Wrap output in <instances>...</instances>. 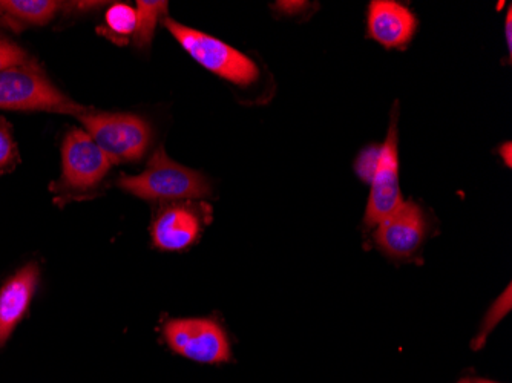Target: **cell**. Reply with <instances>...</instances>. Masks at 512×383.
<instances>
[{"instance_id": "20", "label": "cell", "mask_w": 512, "mask_h": 383, "mask_svg": "<svg viewBox=\"0 0 512 383\" xmlns=\"http://www.w3.org/2000/svg\"><path fill=\"white\" fill-rule=\"evenodd\" d=\"M503 155H505L506 164H508V166H511V161H512V158H511V143H506V145H505V154H502V157H503Z\"/></svg>"}, {"instance_id": "7", "label": "cell", "mask_w": 512, "mask_h": 383, "mask_svg": "<svg viewBox=\"0 0 512 383\" xmlns=\"http://www.w3.org/2000/svg\"><path fill=\"white\" fill-rule=\"evenodd\" d=\"M393 115L387 140L381 146L378 171L370 183L371 192L365 212L367 226H378L404 203L399 186L398 117L396 112Z\"/></svg>"}, {"instance_id": "1", "label": "cell", "mask_w": 512, "mask_h": 383, "mask_svg": "<svg viewBox=\"0 0 512 383\" xmlns=\"http://www.w3.org/2000/svg\"><path fill=\"white\" fill-rule=\"evenodd\" d=\"M119 186L143 200L165 203L200 200L211 195V184L203 174L175 163L163 148L155 151L145 172L123 175Z\"/></svg>"}, {"instance_id": "19", "label": "cell", "mask_w": 512, "mask_h": 383, "mask_svg": "<svg viewBox=\"0 0 512 383\" xmlns=\"http://www.w3.org/2000/svg\"><path fill=\"white\" fill-rule=\"evenodd\" d=\"M511 28H512V11H511V8H509L508 16H506V27H505L506 43H508L509 53H511V50H512Z\"/></svg>"}, {"instance_id": "8", "label": "cell", "mask_w": 512, "mask_h": 383, "mask_svg": "<svg viewBox=\"0 0 512 383\" xmlns=\"http://www.w3.org/2000/svg\"><path fill=\"white\" fill-rule=\"evenodd\" d=\"M211 217L206 204L175 203L158 210L151 226L152 243L163 252L189 249L200 238L204 218Z\"/></svg>"}, {"instance_id": "12", "label": "cell", "mask_w": 512, "mask_h": 383, "mask_svg": "<svg viewBox=\"0 0 512 383\" xmlns=\"http://www.w3.org/2000/svg\"><path fill=\"white\" fill-rule=\"evenodd\" d=\"M53 0H4L0 2V25L14 31L28 25H45L60 10Z\"/></svg>"}, {"instance_id": "15", "label": "cell", "mask_w": 512, "mask_h": 383, "mask_svg": "<svg viewBox=\"0 0 512 383\" xmlns=\"http://www.w3.org/2000/svg\"><path fill=\"white\" fill-rule=\"evenodd\" d=\"M509 311H511V285L506 287L505 292L499 296V299L491 305L490 311L486 313L482 327H480L476 341H474L473 350H480L485 345L486 338L490 336L491 331L497 327V324L503 321Z\"/></svg>"}, {"instance_id": "14", "label": "cell", "mask_w": 512, "mask_h": 383, "mask_svg": "<svg viewBox=\"0 0 512 383\" xmlns=\"http://www.w3.org/2000/svg\"><path fill=\"white\" fill-rule=\"evenodd\" d=\"M105 28L99 30L115 43H126L137 30V10L126 4H115L105 17Z\"/></svg>"}, {"instance_id": "21", "label": "cell", "mask_w": 512, "mask_h": 383, "mask_svg": "<svg viewBox=\"0 0 512 383\" xmlns=\"http://www.w3.org/2000/svg\"><path fill=\"white\" fill-rule=\"evenodd\" d=\"M474 383H496V382H491V380H477V382H474Z\"/></svg>"}, {"instance_id": "16", "label": "cell", "mask_w": 512, "mask_h": 383, "mask_svg": "<svg viewBox=\"0 0 512 383\" xmlns=\"http://www.w3.org/2000/svg\"><path fill=\"white\" fill-rule=\"evenodd\" d=\"M381 146L370 145L362 149L355 161V172L364 183L370 184L381 160Z\"/></svg>"}, {"instance_id": "9", "label": "cell", "mask_w": 512, "mask_h": 383, "mask_svg": "<svg viewBox=\"0 0 512 383\" xmlns=\"http://www.w3.org/2000/svg\"><path fill=\"white\" fill-rule=\"evenodd\" d=\"M427 220L413 201L402 203L393 215L378 224L375 241L391 258H408L424 243Z\"/></svg>"}, {"instance_id": "17", "label": "cell", "mask_w": 512, "mask_h": 383, "mask_svg": "<svg viewBox=\"0 0 512 383\" xmlns=\"http://www.w3.org/2000/svg\"><path fill=\"white\" fill-rule=\"evenodd\" d=\"M17 160L19 157H17L16 143L11 134L10 123L0 117V172L16 166Z\"/></svg>"}, {"instance_id": "11", "label": "cell", "mask_w": 512, "mask_h": 383, "mask_svg": "<svg viewBox=\"0 0 512 383\" xmlns=\"http://www.w3.org/2000/svg\"><path fill=\"white\" fill-rule=\"evenodd\" d=\"M39 284V267L31 262L14 273L0 289V348H4L23 316Z\"/></svg>"}, {"instance_id": "4", "label": "cell", "mask_w": 512, "mask_h": 383, "mask_svg": "<svg viewBox=\"0 0 512 383\" xmlns=\"http://www.w3.org/2000/svg\"><path fill=\"white\" fill-rule=\"evenodd\" d=\"M86 134L102 149L112 164L138 161L151 145V126L131 114L80 115Z\"/></svg>"}, {"instance_id": "6", "label": "cell", "mask_w": 512, "mask_h": 383, "mask_svg": "<svg viewBox=\"0 0 512 383\" xmlns=\"http://www.w3.org/2000/svg\"><path fill=\"white\" fill-rule=\"evenodd\" d=\"M112 163L85 131L73 129L63 141L60 194H86L96 189Z\"/></svg>"}, {"instance_id": "22", "label": "cell", "mask_w": 512, "mask_h": 383, "mask_svg": "<svg viewBox=\"0 0 512 383\" xmlns=\"http://www.w3.org/2000/svg\"><path fill=\"white\" fill-rule=\"evenodd\" d=\"M459 383H474V382H471V380H462V382H459Z\"/></svg>"}, {"instance_id": "3", "label": "cell", "mask_w": 512, "mask_h": 383, "mask_svg": "<svg viewBox=\"0 0 512 383\" xmlns=\"http://www.w3.org/2000/svg\"><path fill=\"white\" fill-rule=\"evenodd\" d=\"M163 23L166 30L177 39L184 51H188L195 62L221 79L235 85L249 86L260 77V69L255 62L227 43L194 28L184 27L169 17H165Z\"/></svg>"}, {"instance_id": "2", "label": "cell", "mask_w": 512, "mask_h": 383, "mask_svg": "<svg viewBox=\"0 0 512 383\" xmlns=\"http://www.w3.org/2000/svg\"><path fill=\"white\" fill-rule=\"evenodd\" d=\"M0 108L60 112L76 117L88 112L62 94L34 63L13 66L0 73Z\"/></svg>"}, {"instance_id": "18", "label": "cell", "mask_w": 512, "mask_h": 383, "mask_svg": "<svg viewBox=\"0 0 512 383\" xmlns=\"http://www.w3.org/2000/svg\"><path fill=\"white\" fill-rule=\"evenodd\" d=\"M25 63H30L28 54L16 43L0 36V73L5 69L13 68V66L25 65Z\"/></svg>"}, {"instance_id": "5", "label": "cell", "mask_w": 512, "mask_h": 383, "mask_svg": "<svg viewBox=\"0 0 512 383\" xmlns=\"http://www.w3.org/2000/svg\"><path fill=\"white\" fill-rule=\"evenodd\" d=\"M172 351L198 364H223L232 359L226 331L211 319H174L163 327Z\"/></svg>"}, {"instance_id": "13", "label": "cell", "mask_w": 512, "mask_h": 383, "mask_svg": "<svg viewBox=\"0 0 512 383\" xmlns=\"http://www.w3.org/2000/svg\"><path fill=\"white\" fill-rule=\"evenodd\" d=\"M168 13V2H152L138 0L137 30L134 33V43L138 48H148L154 37L158 22L165 19Z\"/></svg>"}, {"instance_id": "10", "label": "cell", "mask_w": 512, "mask_h": 383, "mask_svg": "<svg viewBox=\"0 0 512 383\" xmlns=\"http://www.w3.org/2000/svg\"><path fill=\"white\" fill-rule=\"evenodd\" d=\"M419 22L410 8L394 0H373L367 11V36L387 50L405 48L413 40Z\"/></svg>"}]
</instances>
